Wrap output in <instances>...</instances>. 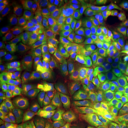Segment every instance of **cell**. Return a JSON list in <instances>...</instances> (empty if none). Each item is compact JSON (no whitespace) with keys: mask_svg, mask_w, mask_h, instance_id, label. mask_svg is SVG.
I'll list each match as a JSON object with an SVG mask.
<instances>
[{"mask_svg":"<svg viewBox=\"0 0 128 128\" xmlns=\"http://www.w3.org/2000/svg\"><path fill=\"white\" fill-rule=\"evenodd\" d=\"M57 19L62 24L78 26V20L85 3L72 0L51 1Z\"/></svg>","mask_w":128,"mask_h":128,"instance_id":"obj_3","label":"cell"},{"mask_svg":"<svg viewBox=\"0 0 128 128\" xmlns=\"http://www.w3.org/2000/svg\"><path fill=\"white\" fill-rule=\"evenodd\" d=\"M104 128H121L119 110L115 109L103 115Z\"/></svg>","mask_w":128,"mask_h":128,"instance_id":"obj_26","label":"cell"},{"mask_svg":"<svg viewBox=\"0 0 128 128\" xmlns=\"http://www.w3.org/2000/svg\"><path fill=\"white\" fill-rule=\"evenodd\" d=\"M108 42L114 44L120 52L122 58L124 66L128 67V40L126 39H120L108 40Z\"/></svg>","mask_w":128,"mask_h":128,"instance_id":"obj_28","label":"cell"},{"mask_svg":"<svg viewBox=\"0 0 128 128\" xmlns=\"http://www.w3.org/2000/svg\"><path fill=\"white\" fill-rule=\"evenodd\" d=\"M106 61L108 66L117 71L126 70L120 52L116 46L108 42L106 51Z\"/></svg>","mask_w":128,"mask_h":128,"instance_id":"obj_19","label":"cell"},{"mask_svg":"<svg viewBox=\"0 0 128 128\" xmlns=\"http://www.w3.org/2000/svg\"><path fill=\"white\" fill-rule=\"evenodd\" d=\"M94 17V12L93 9L85 4L84 7H83L82 12L80 14L77 26L80 31L84 36L87 34L88 30L93 20Z\"/></svg>","mask_w":128,"mask_h":128,"instance_id":"obj_24","label":"cell"},{"mask_svg":"<svg viewBox=\"0 0 128 128\" xmlns=\"http://www.w3.org/2000/svg\"><path fill=\"white\" fill-rule=\"evenodd\" d=\"M95 88L81 81L75 92L69 107L70 114L79 116L82 112L94 102V92Z\"/></svg>","mask_w":128,"mask_h":128,"instance_id":"obj_7","label":"cell"},{"mask_svg":"<svg viewBox=\"0 0 128 128\" xmlns=\"http://www.w3.org/2000/svg\"><path fill=\"white\" fill-rule=\"evenodd\" d=\"M118 108V102L111 103L95 102L86 108L79 116L80 122H87L90 120L105 114L108 112Z\"/></svg>","mask_w":128,"mask_h":128,"instance_id":"obj_15","label":"cell"},{"mask_svg":"<svg viewBox=\"0 0 128 128\" xmlns=\"http://www.w3.org/2000/svg\"><path fill=\"white\" fill-rule=\"evenodd\" d=\"M126 39H127L128 40V34L127 35V36H126Z\"/></svg>","mask_w":128,"mask_h":128,"instance_id":"obj_41","label":"cell"},{"mask_svg":"<svg viewBox=\"0 0 128 128\" xmlns=\"http://www.w3.org/2000/svg\"><path fill=\"white\" fill-rule=\"evenodd\" d=\"M15 13H12L10 15L6 16V17H0V30L1 32H2L6 28V26L12 22L15 16Z\"/></svg>","mask_w":128,"mask_h":128,"instance_id":"obj_33","label":"cell"},{"mask_svg":"<svg viewBox=\"0 0 128 128\" xmlns=\"http://www.w3.org/2000/svg\"><path fill=\"white\" fill-rule=\"evenodd\" d=\"M9 0H1L0 1V6H7Z\"/></svg>","mask_w":128,"mask_h":128,"instance_id":"obj_38","label":"cell"},{"mask_svg":"<svg viewBox=\"0 0 128 128\" xmlns=\"http://www.w3.org/2000/svg\"><path fill=\"white\" fill-rule=\"evenodd\" d=\"M118 18L124 27L126 36H127L128 34V10L124 8V5L122 7Z\"/></svg>","mask_w":128,"mask_h":128,"instance_id":"obj_31","label":"cell"},{"mask_svg":"<svg viewBox=\"0 0 128 128\" xmlns=\"http://www.w3.org/2000/svg\"><path fill=\"white\" fill-rule=\"evenodd\" d=\"M102 33L107 40L126 39V33L119 18L103 22Z\"/></svg>","mask_w":128,"mask_h":128,"instance_id":"obj_18","label":"cell"},{"mask_svg":"<svg viewBox=\"0 0 128 128\" xmlns=\"http://www.w3.org/2000/svg\"><path fill=\"white\" fill-rule=\"evenodd\" d=\"M33 20V31L46 42H51L56 34L57 23L52 12L38 6L30 8Z\"/></svg>","mask_w":128,"mask_h":128,"instance_id":"obj_1","label":"cell"},{"mask_svg":"<svg viewBox=\"0 0 128 128\" xmlns=\"http://www.w3.org/2000/svg\"><path fill=\"white\" fill-rule=\"evenodd\" d=\"M25 69L22 66L9 67L2 71L1 76V87H8L16 82H18L24 76Z\"/></svg>","mask_w":128,"mask_h":128,"instance_id":"obj_20","label":"cell"},{"mask_svg":"<svg viewBox=\"0 0 128 128\" xmlns=\"http://www.w3.org/2000/svg\"><path fill=\"white\" fill-rule=\"evenodd\" d=\"M7 6L12 12L15 14H18L21 11V7L20 4H18V2L17 1H15V0H9Z\"/></svg>","mask_w":128,"mask_h":128,"instance_id":"obj_34","label":"cell"},{"mask_svg":"<svg viewBox=\"0 0 128 128\" xmlns=\"http://www.w3.org/2000/svg\"><path fill=\"white\" fill-rule=\"evenodd\" d=\"M22 53L28 64L45 62V54L42 39L36 34H28L23 39Z\"/></svg>","mask_w":128,"mask_h":128,"instance_id":"obj_6","label":"cell"},{"mask_svg":"<svg viewBox=\"0 0 128 128\" xmlns=\"http://www.w3.org/2000/svg\"><path fill=\"white\" fill-rule=\"evenodd\" d=\"M60 75L57 72L56 67L40 64L25 74L24 76L34 87L44 88L52 85L59 78Z\"/></svg>","mask_w":128,"mask_h":128,"instance_id":"obj_5","label":"cell"},{"mask_svg":"<svg viewBox=\"0 0 128 128\" xmlns=\"http://www.w3.org/2000/svg\"><path fill=\"white\" fill-rule=\"evenodd\" d=\"M73 128H104L103 115L88 121L78 123Z\"/></svg>","mask_w":128,"mask_h":128,"instance_id":"obj_29","label":"cell"},{"mask_svg":"<svg viewBox=\"0 0 128 128\" xmlns=\"http://www.w3.org/2000/svg\"><path fill=\"white\" fill-rule=\"evenodd\" d=\"M50 86L42 89L39 92L36 94L29 100L26 101L23 103L17 104V106L23 110L30 108H42L54 102Z\"/></svg>","mask_w":128,"mask_h":128,"instance_id":"obj_14","label":"cell"},{"mask_svg":"<svg viewBox=\"0 0 128 128\" xmlns=\"http://www.w3.org/2000/svg\"><path fill=\"white\" fill-rule=\"evenodd\" d=\"M0 128H17L14 124H1L0 126Z\"/></svg>","mask_w":128,"mask_h":128,"instance_id":"obj_37","label":"cell"},{"mask_svg":"<svg viewBox=\"0 0 128 128\" xmlns=\"http://www.w3.org/2000/svg\"><path fill=\"white\" fill-rule=\"evenodd\" d=\"M41 90L32 85L24 76L16 83L11 90L6 94V100L8 103L23 102L36 95Z\"/></svg>","mask_w":128,"mask_h":128,"instance_id":"obj_8","label":"cell"},{"mask_svg":"<svg viewBox=\"0 0 128 128\" xmlns=\"http://www.w3.org/2000/svg\"><path fill=\"white\" fill-rule=\"evenodd\" d=\"M13 112L10 106L7 104H0V122L2 124H8L13 119Z\"/></svg>","mask_w":128,"mask_h":128,"instance_id":"obj_30","label":"cell"},{"mask_svg":"<svg viewBox=\"0 0 128 128\" xmlns=\"http://www.w3.org/2000/svg\"><path fill=\"white\" fill-rule=\"evenodd\" d=\"M108 82L114 86L120 94H128V74L126 70L117 71L110 70Z\"/></svg>","mask_w":128,"mask_h":128,"instance_id":"obj_21","label":"cell"},{"mask_svg":"<svg viewBox=\"0 0 128 128\" xmlns=\"http://www.w3.org/2000/svg\"><path fill=\"white\" fill-rule=\"evenodd\" d=\"M122 4L124 5V8L128 10V0H124V1H123Z\"/></svg>","mask_w":128,"mask_h":128,"instance_id":"obj_39","label":"cell"},{"mask_svg":"<svg viewBox=\"0 0 128 128\" xmlns=\"http://www.w3.org/2000/svg\"><path fill=\"white\" fill-rule=\"evenodd\" d=\"M110 71L109 66L94 70L88 77L81 81L85 84H90L94 87L106 84L108 82Z\"/></svg>","mask_w":128,"mask_h":128,"instance_id":"obj_22","label":"cell"},{"mask_svg":"<svg viewBox=\"0 0 128 128\" xmlns=\"http://www.w3.org/2000/svg\"><path fill=\"white\" fill-rule=\"evenodd\" d=\"M81 80L65 78L50 86L53 99L58 108L62 111L68 110L74 94Z\"/></svg>","mask_w":128,"mask_h":128,"instance_id":"obj_2","label":"cell"},{"mask_svg":"<svg viewBox=\"0 0 128 128\" xmlns=\"http://www.w3.org/2000/svg\"><path fill=\"white\" fill-rule=\"evenodd\" d=\"M46 64L52 66H59L65 61L67 56V50L57 40L44 44Z\"/></svg>","mask_w":128,"mask_h":128,"instance_id":"obj_11","label":"cell"},{"mask_svg":"<svg viewBox=\"0 0 128 128\" xmlns=\"http://www.w3.org/2000/svg\"><path fill=\"white\" fill-rule=\"evenodd\" d=\"M56 40L70 52L86 41L84 36L79 30L68 25L60 28Z\"/></svg>","mask_w":128,"mask_h":128,"instance_id":"obj_10","label":"cell"},{"mask_svg":"<svg viewBox=\"0 0 128 128\" xmlns=\"http://www.w3.org/2000/svg\"><path fill=\"white\" fill-rule=\"evenodd\" d=\"M120 96L114 86L111 82L97 86L94 92V100L95 102L111 103L118 102Z\"/></svg>","mask_w":128,"mask_h":128,"instance_id":"obj_16","label":"cell"},{"mask_svg":"<svg viewBox=\"0 0 128 128\" xmlns=\"http://www.w3.org/2000/svg\"><path fill=\"white\" fill-rule=\"evenodd\" d=\"M70 52L80 57L87 64L97 60H96L92 51L87 45L86 41L76 46V48L70 51Z\"/></svg>","mask_w":128,"mask_h":128,"instance_id":"obj_25","label":"cell"},{"mask_svg":"<svg viewBox=\"0 0 128 128\" xmlns=\"http://www.w3.org/2000/svg\"><path fill=\"white\" fill-rule=\"evenodd\" d=\"M119 113L121 120V128H128V110L119 108Z\"/></svg>","mask_w":128,"mask_h":128,"instance_id":"obj_32","label":"cell"},{"mask_svg":"<svg viewBox=\"0 0 128 128\" xmlns=\"http://www.w3.org/2000/svg\"><path fill=\"white\" fill-rule=\"evenodd\" d=\"M123 4L120 0H100L97 4L98 17L103 22L118 18Z\"/></svg>","mask_w":128,"mask_h":128,"instance_id":"obj_13","label":"cell"},{"mask_svg":"<svg viewBox=\"0 0 128 128\" xmlns=\"http://www.w3.org/2000/svg\"><path fill=\"white\" fill-rule=\"evenodd\" d=\"M42 108L17 110L12 121L20 128H40Z\"/></svg>","mask_w":128,"mask_h":128,"instance_id":"obj_9","label":"cell"},{"mask_svg":"<svg viewBox=\"0 0 128 128\" xmlns=\"http://www.w3.org/2000/svg\"><path fill=\"white\" fill-rule=\"evenodd\" d=\"M92 72V68L86 65L84 66L62 74L60 75V76H63L65 78H72V79L77 80H82L84 78L88 77Z\"/></svg>","mask_w":128,"mask_h":128,"instance_id":"obj_27","label":"cell"},{"mask_svg":"<svg viewBox=\"0 0 128 128\" xmlns=\"http://www.w3.org/2000/svg\"><path fill=\"white\" fill-rule=\"evenodd\" d=\"M126 72H127V73L128 74V68H126Z\"/></svg>","mask_w":128,"mask_h":128,"instance_id":"obj_40","label":"cell"},{"mask_svg":"<svg viewBox=\"0 0 128 128\" xmlns=\"http://www.w3.org/2000/svg\"><path fill=\"white\" fill-rule=\"evenodd\" d=\"M118 107L128 110V94L124 93L120 96L118 100Z\"/></svg>","mask_w":128,"mask_h":128,"instance_id":"obj_35","label":"cell"},{"mask_svg":"<svg viewBox=\"0 0 128 128\" xmlns=\"http://www.w3.org/2000/svg\"><path fill=\"white\" fill-rule=\"evenodd\" d=\"M86 65L87 63L85 62L82 59L70 52L67 55L64 63L60 66L56 67V71L60 76L62 74L84 66Z\"/></svg>","mask_w":128,"mask_h":128,"instance_id":"obj_23","label":"cell"},{"mask_svg":"<svg viewBox=\"0 0 128 128\" xmlns=\"http://www.w3.org/2000/svg\"><path fill=\"white\" fill-rule=\"evenodd\" d=\"M12 13H14V12H12L7 6H0V17H6V16L10 15Z\"/></svg>","mask_w":128,"mask_h":128,"instance_id":"obj_36","label":"cell"},{"mask_svg":"<svg viewBox=\"0 0 128 128\" xmlns=\"http://www.w3.org/2000/svg\"><path fill=\"white\" fill-rule=\"evenodd\" d=\"M26 18L23 14L18 13L15 15L12 22L1 32L6 42H10L18 36L24 28Z\"/></svg>","mask_w":128,"mask_h":128,"instance_id":"obj_17","label":"cell"},{"mask_svg":"<svg viewBox=\"0 0 128 128\" xmlns=\"http://www.w3.org/2000/svg\"><path fill=\"white\" fill-rule=\"evenodd\" d=\"M87 37L86 43L92 51L96 60L103 65H108L106 61L105 55L108 41L105 37L102 34V32H97Z\"/></svg>","mask_w":128,"mask_h":128,"instance_id":"obj_12","label":"cell"},{"mask_svg":"<svg viewBox=\"0 0 128 128\" xmlns=\"http://www.w3.org/2000/svg\"><path fill=\"white\" fill-rule=\"evenodd\" d=\"M80 123L79 117L68 114L54 106H50L41 113L42 128H68Z\"/></svg>","mask_w":128,"mask_h":128,"instance_id":"obj_4","label":"cell"}]
</instances>
